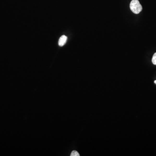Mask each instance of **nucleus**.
<instances>
[{"mask_svg":"<svg viewBox=\"0 0 156 156\" xmlns=\"http://www.w3.org/2000/svg\"><path fill=\"white\" fill-rule=\"evenodd\" d=\"M130 9L135 14H139L142 10V7L138 0H132L130 4Z\"/></svg>","mask_w":156,"mask_h":156,"instance_id":"nucleus-1","label":"nucleus"},{"mask_svg":"<svg viewBox=\"0 0 156 156\" xmlns=\"http://www.w3.org/2000/svg\"><path fill=\"white\" fill-rule=\"evenodd\" d=\"M67 37L65 35H63L60 37L59 39L58 44L60 46H63L67 42Z\"/></svg>","mask_w":156,"mask_h":156,"instance_id":"nucleus-2","label":"nucleus"},{"mask_svg":"<svg viewBox=\"0 0 156 156\" xmlns=\"http://www.w3.org/2000/svg\"><path fill=\"white\" fill-rule=\"evenodd\" d=\"M152 62L153 63L156 65V52L154 54L153 56L152 59Z\"/></svg>","mask_w":156,"mask_h":156,"instance_id":"nucleus-3","label":"nucleus"},{"mask_svg":"<svg viewBox=\"0 0 156 156\" xmlns=\"http://www.w3.org/2000/svg\"><path fill=\"white\" fill-rule=\"evenodd\" d=\"M71 156H79V153L77 152V151H72L71 154Z\"/></svg>","mask_w":156,"mask_h":156,"instance_id":"nucleus-4","label":"nucleus"},{"mask_svg":"<svg viewBox=\"0 0 156 156\" xmlns=\"http://www.w3.org/2000/svg\"><path fill=\"white\" fill-rule=\"evenodd\" d=\"M154 83L156 84V80L154 81Z\"/></svg>","mask_w":156,"mask_h":156,"instance_id":"nucleus-5","label":"nucleus"}]
</instances>
